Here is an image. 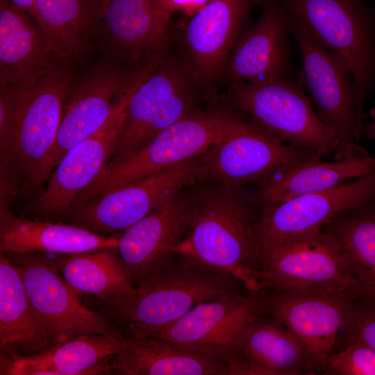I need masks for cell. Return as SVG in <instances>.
<instances>
[{
    "label": "cell",
    "instance_id": "1",
    "mask_svg": "<svg viewBox=\"0 0 375 375\" xmlns=\"http://www.w3.org/2000/svg\"><path fill=\"white\" fill-rule=\"evenodd\" d=\"M260 203L257 194L222 185L194 192L191 222L178 254L235 278L249 292L264 290L255 234Z\"/></svg>",
    "mask_w": 375,
    "mask_h": 375
},
{
    "label": "cell",
    "instance_id": "2",
    "mask_svg": "<svg viewBox=\"0 0 375 375\" xmlns=\"http://www.w3.org/2000/svg\"><path fill=\"white\" fill-rule=\"evenodd\" d=\"M239 284L178 255L171 265L146 276L131 297L107 311L108 317L125 336H153L199 304L240 293Z\"/></svg>",
    "mask_w": 375,
    "mask_h": 375
},
{
    "label": "cell",
    "instance_id": "3",
    "mask_svg": "<svg viewBox=\"0 0 375 375\" xmlns=\"http://www.w3.org/2000/svg\"><path fill=\"white\" fill-rule=\"evenodd\" d=\"M316 157L322 156L282 142L247 114L230 111L222 138L200 156L196 178L235 188L250 185L260 188Z\"/></svg>",
    "mask_w": 375,
    "mask_h": 375
},
{
    "label": "cell",
    "instance_id": "4",
    "mask_svg": "<svg viewBox=\"0 0 375 375\" xmlns=\"http://www.w3.org/2000/svg\"><path fill=\"white\" fill-rule=\"evenodd\" d=\"M229 114L218 108L198 109L137 150L114 158L78 194L73 208L126 183L202 155L222 138Z\"/></svg>",
    "mask_w": 375,
    "mask_h": 375
},
{
    "label": "cell",
    "instance_id": "5",
    "mask_svg": "<svg viewBox=\"0 0 375 375\" xmlns=\"http://www.w3.org/2000/svg\"><path fill=\"white\" fill-rule=\"evenodd\" d=\"M325 48L348 66L363 122L365 102L375 88V11L363 0H278Z\"/></svg>",
    "mask_w": 375,
    "mask_h": 375
},
{
    "label": "cell",
    "instance_id": "6",
    "mask_svg": "<svg viewBox=\"0 0 375 375\" xmlns=\"http://www.w3.org/2000/svg\"><path fill=\"white\" fill-rule=\"evenodd\" d=\"M235 111L249 115L269 134L320 156L335 153L337 144L297 78H269L229 85L223 97Z\"/></svg>",
    "mask_w": 375,
    "mask_h": 375
},
{
    "label": "cell",
    "instance_id": "7",
    "mask_svg": "<svg viewBox=\"0 0 375 375\" xmlns=\"http://www.w3.org/2000/svg\"><path fill=\"white\" fill-rule=\"evenodd\" d=\"M290 26L302 60V70L297 78L308 92L317 115L336 142L335 160L367 154L356 144L364 125L358 117L354 83L348 66L291 16Z\"/></svg>",
    "mask_w": 375,
    "mask_h": 375
},
{
    "label": "cell",
    "instance_id": "8",
    "mask_svg": "<svg viewBox=\"0 0 375 375\" xmlns=\"http://www.w3.org/2000/svg\"><path fill=\"white\" fill-rule=\"evenodd\" d=\"M199 86L183 56L166 50L129 98L115 158L137 150L197 110Z\"/></svg>",
    "mask_w": 375,
    "mask_h": 375
},
{
    "label": "cell",
    "instance_id": "9",
    "mask_svg": "<svg viewBox=\"0 0 375 375\" xmlns=\"http://www.w3.org/2000/svg\"><path fill=\"white\" fill-rule=\"evenodd\" d=\"M258 266L264 289L354 299L356 279L345 269L336 239L323 229L261 252Z\"/></svg>",
    "mask_w": 375,
    "mask_h": 375
},
{
    "label": "cell",
    "instance_id": "10",
    "mask_svg": "<svg viewBox=\"0 0 375 375\" xmlns=\"http://www.w3.org/2000/svg\"><path fill=\"white\" fill-rule=\"evenodd\" d=\"M143 67L132 69L107 56L74 77L65 97L55 143L40 169L37 188L72 147L105 125Z\"/></svg>",
    "mask_w": 375,
    "mask_h": 375
},
{
    "label": "cell",
    "instance_id": "11",
    "mask_svg": "<svg viewBox=\"0 0 375 375\" xmlns=\"http://www.w3.org/2000/svg\"><path fill=\"white\" fill-rule=\"evenodd\" d=\"M53 344L89 334L123 332L106 315L83 304L81 294L44 253H6Z\"/></svg>",
    "mask_w": 375,
    "mask_h": 375
},
{
    "label": "cell",
    "instance_id": "12",
    "mask_svg": "<svg viewBox=\"0 0 375 375\" xmlns=\"http://www.w3.org/2000/svg\"><path fill=\"white\" fill-rule=\"evenodd\" d=\"M373 203L375 169L327 190L261 203L255 224L258 255L285 241L322 230L346 210Z\"/></svg>",
    "mask_w": 375,
    "mask_h": 375
},
{
    "label": "cell",
    "instance_id": "13",
    "mask_svg": "<svg viewBox=\"0 0 375 375\" xmlns=\"http://www.w3.org/2000/svg\"><path fill=\"white\" fill-rule=\"evenodd\" d=\"M74 78L70 65H65L27 89H10L15 96L16 124L14 153L7 175L10 169H19L24 175L23 190L36 188L40 169L55 143Z\"/></svg>",
    "mask_w": 375,
    "mask_h": 375
},
{
    "label": "cell",
    "instance_id": "14",
    "mask_svg": "<svg viewBox=\"0 0 375 375\" xmlns=\"http://www.w3.org/2000/svg\"><path fill=\"white\" fill-rule=\"evenodd\" d=\"M201 156L78 206L69 218L76 225L101 235L122 233L192 183Z\"/></svg>",
    "mask_w": 375,
    "mask_h": 375
},
{
    "label": "cell",
    "instance_id": "15",
    "mask_svg": "<svg viewBox=\"0 0 375 375\" xmlns=\"http://www.w3.org/2000/svg\"><path fill=\"white\" fill-rule=\"evenodd\" d=\"M140 83L141 80H136L128 87L102 128L75 144L61 158L46 189L30 204V211L36 217L48 221L69 218L76 197L114 155L127 103Z\"/></svg>",
    "mask_w": 375,
    "mask_h": 375
},
{
    "label": "cell",
    "instance_id": "16",
    "mask_svg": "<svg viewBox=\"0 0 375 375\" xmlns=\"http://www.w3.org/2000/svg\"><path fill=\"white\" fill-rule=\"evenodd\" d=\"M249 293L225 295L201 303L152 337L169 340L228 366L243 331L262 313V290Z\"/></svg>",
    "mask_w": 375,
    "mask_h": 375
},
{
    "label": "cell",
    "instance_id": "17",
    "mask_svg": "<svg viewBox=\"0 0 375 375\" xmlns=\"http://www.w3.org/2000/svg\"><path fill=\"white\" fill-rule=\"evenodd\" d=\"M355 300L340 294L267 288L262 290V310L294 335L322 372Z\"/></svg>",
    "mask_w": 375,
    "mask_h": 375
},
{
    "label": "cell",
    "instance_id": "18",
    "mask_svg": "<svg viewBox=\"0 0 375 375\" xmlns=\"http://www.w3.org/2000/svg\"><path fill=\"white\" fill-rule=\"evenodd\" d=\"M185 188L120 233L117 251L133 287L177 259L194 208V192Z\"/></svg>",
    "mask_w": 375,
    "mask_h": 375
},
{
    "label": "cell",
    "instance_id": "19",
    "mask_svg": "<svg viewBox=\"0 0 375 375\" xmlns=\"http://www.w3.org/2000/svg\"><path fill=\"white\" fill-rule=\"evenodd\" d=\"M258 19L235 41L222 75L227 82L297 78L290 48V16L278 0H262Z\"/></svg>",
    "mask_w": 375,
    "mask_h": 375
},
{
    "label": "cell",
    "instance_id": "20",
    "mask_svg": "<svg viewBox=\"0 0 375 375\" xmlns=\"http://www.w3.org/2000/svg\"><path fill=\"white\" fill-rule=\"evenodd\" d=\"M262 1L212 0L192 16L181 34V56L199 86L222 76L245 20Z\"/></svg>",
    "mask_w": 375,
    "mask_h": 375
},
{
    "label": "cell",
    "instance_id": "21",
    "mask_svg": "<svg viewBox=\"0 0 375 375\" xmlns=\"http://www.w3.org/2000/svg\"><path fill=\"white\" fill-rule=\"evenodd\" d=\"M65 65L36 21L0 0V87L25 90Z\"/></svg>",
    "mask_w": 375,
    "mask_h": 375
},
{
    "label": "cell",
    "instance_id": "22",
    "mask_svg": "<svg viewBox=\"0 0 375 375\" xmlns=\"http://www.w3.org/2000/svg\"><path fill=\"white\" fill-rule=\"evenodd\" d=\"M171 37L159 22L156 0H110L99 28L108 57L135 70L165 52Z\"/></svg>",
    "mask_w": 375,
    "mask_h": 375
},
{
    "label": "cell",
    "instance_id": "23",
    "mask_svg": "<svg viewBox=\"0 0 375 375\" xmlns=\"http://www.w3.org/2000/svg\"><path fill=\"white\" fill-rule=\"evenodd\" d=\"M230 375H299L319 372L306 351L279 321L261 313L243 331Z\"/></svg>",
    "mask_w": 375,
    "mask_h": 375
},
{
    "label": "cell",
    "instance_id": "24",
    "mask_svg": "<svg viewBox=\"0 0 375 375\" xmlns=\"http://www.w3.org/2000/svg\"><path fill=\"white\" fill-rule=\"evenodd\" d=\"M125 338L123 332L81 335L33 354L0 351V375L110 374V361Z\"/></svg>",
    "mask_w": 375,
    "mask_h": 375
},
{
    "label": "cell",
    "instance_id": "25",
    "mask_svg": "<svg viewBox=\"0 0 375 375\" xmlns=\"http://www.w3.org/2000/svg\"><path fill=\"white\" fill-rule=\"evenodd\" d=\"M8 192L0 194V251L6 253H74L117 247L120 233L105 235L76 224L17 217L8 207Z\"/></svg>",
    "mask_w": 375,
    "mask_h": 375
},
{
    "label": "cell",
    "instance_id": "26",
    "mask_svg": "<svg viewBox=\"0 0 375 375\" xmlns=\"http://www.w3.org/2000/svg\"><path fill=\"white\" fill-rule=\"evenodd\" d=\"M106 6L103 0H34V19L64 62L83 65L99 40Z\"/></svg>",
    "mask_w": 375,
    "mask_h": 375
},
{
    "label": "cell",
    "instance_id": "27",
    "mask_svg": "<svg viewBox=\"0 0 375 375\" xmlns=\"http://www.w3.org/2000/svg\"><path fill=\"white\" fill-rule=\"evenodd\" d=\"M109 370L117 375H230L226 364L152 336H126Z\"/></svg>",
    "mask_w": 375,
    "mask_h": 375
},
{
    "label": "cell",
    "instance_id": "28",
    "mask_svg": "<svg viewBox=\"0 0 375 375\" xmlns=\"http://www.w3.org/2000/svg\"><path fill=\"white\" fill-rule=\"evenodd\" d=\"M53 344L32 306L20 275L0 253V351L29 355Z\"/></svg>",
    "mask_w": 375,
    "mask_h": 375
},
{
    "label": "cell",
    "instance_id": "29",
    "mask_svg": "<svg viewBox=\"0 0 375 375\" xmlns=\"http://www.w3.org/2000/svg\"><path fill=\"white\" fill-rule=\"evenodd\" d=\"M55 264L67 282L80 294H88L109 310L132 295L133 286L117 247L58 254Z\"/></svg>",
    "mask_w": 375,
    "mask_h": 375
},
{
    "label": "cell",
    "instance_id": "30",
    "mask_svg": "<svg viewBox=\"0 0 375 375\" xmlns=\"http://www.w3.org/2000/svg\"><path fill=\"white\" fill-rule=\"evenodd\" d=\"M321 158L297 164L260 187L257 195L261 203L281 202L327 190L375 169V158L369 153L333 162Z\"/></svg>",
    "mask_w": 375,
    "mask_h": 375
},
{
    "label": "cell",
    "instance_id": "31",
    "mask_svg": "<svg viewBox=\"0 0 375 375\" xmlns=\"http://www.w3.org/2000/svg\"><path fill=\"white\" fill-rule=\"evenodd\" d=\"M322 229L336 239L347 272L375 285V203L346 210Z\"/></svg>",
    "mask_w": 375,
    "mask_h": 375
},
{
    "label": "cell",
    "instance_id": "32",
    "mask_svg": "<svg viewBox=\"0 0 375 375\" xmlns=\"http://www.w3.org/2000/svg\"><path fill=\"white\" fill-rule=\"evenodd\" d=\"M324 372L333 375H375V349L358 340H349L342 351L328 357Z\"/></svg>",
    "mask_w": 375,
    "mask_h": 375
},
{
    "label": "cell",
    "instance_id": "33",
    "mask_svg": "<svg viewBox=\"0 0 375 375\" xmlns=\"http://www.w3.org/2000/svg\"><path fill=\"white\" fill-rule=\"evenodd\" d=\"M348 340H358L375 349V302L357 299L342 328Z\"/></svg>",
    "mask_w": 375,
    "mask_h": 375
},
{
    "label": "cell",
    "instance_id": "34",
    "mask_svg": "<svg viewBox=\"0 0 375 375\" xmlns=\"http://www.w3.org/2000/svg\"><path fill=\"white\" fill-rule=\"evenodd\" d=\"M212 0H156L158 20L162 26L172 29L171 13L183 11L188 16H193Z\"/></svg>",
    "mask_w": 375,
    "mask_h": 375
},
{
    "label": "cell",
    "instance_id": "35",
    "mask_svg": "<svg viewBox=\"0 0 375 375\" xmlns=\"http://www.w3.org/2000/svg\"><path fill=\"white\" fill-rule=\"evenodd\" d=\"M353 297L356 299H365L375 302V285L369 284L356 281Z\"/></svg>",
    "mask_w": 375,
    "mask_h": 375
},
{
    "label": "cell",
    "instance_id": "36",
    "mask_svg": "<svg viewBox=\"0 0 375 375\" xmlns=\"http://www.w3.org/2000/svg\"><path fill=\"white\" fill-rule=\"evenodd\" d=\"M19 9L30 15L33 19L35 17L34 0H8Z\"/></svg>",
    "mask_w": 375,
    "mask_h": 375
},
{
    "label": "cell",
    "instance_id": "37",
    "mask_svg": "<svg viewBox=\"0 0 375 375\" xmlns=\"http://www.w3.org/2000/svg\"><path fill=\"white\" fill-rule=\"evenodd\" d=\"M365 135L372 140H375V107L369 110V122L363 128Z\"/></svg>",
    "mask_w": 375,
    "mask_h": 375
},
{
    "label": "cell",
    "instance_id": "38",
    "mask_svg": "<svg viewBox=\"0 0 375 375\" xmlns=\"http://www.w3.org/2000/svg\"><path fill=\"white\" fill-rule=\"evenodd\" d=\"M109 1H110V0H103V1L104 2V3H105L106 5H107V3H108Z\"/></svg>",
    "mask_w": 375,
    "mask_h": 375
},
{
    "label": "cell",
    "instance_id": "39",
    "mask_svg": "<svg viewBox=\"0 0 375 375\" xmlns=\"http://www.w3.org/2000/svg\"><path fill=\"white\" fill-rule=\"evenodd\" d=\"M374 1V10L375 11V0H373Z\"/></svg>",
    "mask_w": 375,
    "mask_h": 375
}]
</instances>
